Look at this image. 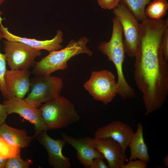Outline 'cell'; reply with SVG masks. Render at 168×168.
<instances>
[{
    "instance_id": "obj_1",
    "label": "cell",
    "mask_w": 168,
    "mask_h": 168,
    "mask_svg": "<svg viewBox=\"0 0 168 168\" xmlns=\"http://www.w3.org/2000/svg\"><path fill=\"white\" fill-rule=\"evenodd\" d=\"M168 24L147 19L139 24V39L135 56L134 78L142 94L147 115L160 109L168 94V63L163 58L162 39Z\"/></svg>"
},
{
    "instance_id": "obj_2",
    "label": "cell",
    "mask_w": 168,
    "mask_h": 168,
    "mask_svg": "<svg viewBox=\"0 0 168 168\" xmlns=\"http://www.w3.org/2000/svg\"><path fill=\"white\" fill-rule=\"evenodd\" d=\"M112 21V33L110 40L101 42L98 48L115 66L118 77L117 94L124 100L134 98L136 97L135 91L127 82L123 73V65L126 52L123 38L122 27L115 16L113 18Z\"/></svg>"
},
{
    "instance_id": "obj_3",
    "label": "cell",
    "mask_w": 168,
    "mask_h": 168,
    "mask_svg": "<svg viewBox=\"0 0 168 168\" xmlns=\"http://www.w3.org/2000/svg\"><path fill=\"white\" fill-rule=\"evenodd\" d=\"M89 41L86 37L77 41L71 40L65 48L49 52L40 61L35 62L31 73L35 76L51 75L56 71L66 69L68 61L76 55L86 54L91 56L93 52L86 45Z\"/></svg>"
},
{
    "instance_id": "obj_4",
    "label": "cell",
    "mask_w": 168,
    "mask_h": 168,
    "mask_svg": "<svg viewBox=\"0 0 168 168\" xmlns=\"http://www.w3.org/2000/svg\"><path fill=\"white\" fill-rule=\"evenodd\" d=\"M40 109L48 130L67 128L80 119L74 105L60 96L44 103Z\"/></svg>"
},
{
    "instance_id": "obj_5",
    "label": "cell",
    "mask_w": 168,
    "mask_h": 168,
    "mask_svg": "<svg viewBox=\"0 0 168 168\" xmlns=\"http://www.w3.org/2000/svg\"><path fill=\"white\" fill-rule=\"evenodd\" d=\"M83 86L95 100L105 105L117 94L118 86L115 75L106 69L92 71Z\"/></svg>"
},
{
    "instance_id": "obj_6",
    "label": "cell",
    "mask_w": 168,
    "mask_h": 168,
    "mask_svg": "<svg viewBox=\"0 0 168 168\" xmlns=\"http://www.w3.org/2000/svg\"><path fill=\"white\" fill-rule=\"evenodd\" d=\"M63 87L59 77L51 75L35 76L30 80V91L24 100L38 108L42 103L60 96Z\"/></svg>"
},
{
    "instance_id": "obj_7",
    "label": "cell",
    "mask_w": 168,
    "mask_h": 168,
    "mask_svg": "<svg viewBox=\"0 0 168 168\" xmlns=\"http://www.w3.org/2000/svg\"><path fill=\"white\" fill-rule=\"evenodd\" d=\"M113 13L120 22L124 36L125 52L130 58L135 57L139 39V24L134 15L120 2Z\"/></svg>"
},
{
    "instance_id": "obj_8",
    "label": "cell",
    "mask_w": 168,
    "mask_h": 168,
    "mask_svg": "<svg viewBox=\"0 0 168 168\" xmlns=\"http://www.w3.org/2000/svg\"><path fill=\"white\" fill-rule=\"evenodd\" d=\"M3 44L6 60L11 69L29 70L35 59L42 54L41 50L20 42L5 40Z\"/></svg>"
},
{
    "instance_id": "obj_9",
    "label": "cell",
    "mask_w": 168,
    "mask_h": 168,
    "mask_svg": "<svg viewBox=\"0 0 168 168\" xmlns=\"http://www.w3.org/2000/svg\"><path fill=\"white\" fill-rule=\"evenodd\" d=\"M7 115L16 113L34 125L35 133L33 138L48 128L42 119L40 110L31 105L24 99L14 96L2 102Z\"/></svg>"
},
{
    "instance_id": "obj_10",
    "label": "cell",
    "mask_w": 168,
    "mask_h": 168,
    "mask_svg": "<svg viewBox=\"0 0 168 168\" xmlns=\"http://www.w3.org/2000/svg\"><path fill=\"white\" fill-rule=\"evenodd\" d=\"M85 140L104 156L109 168H120L127 159L120 144L110 138H84Z\"/></svg>"
},
{
    "instance_id": "obj_11",
    "label": "cell",
    "mask_w": 168,
    "mask_h": 168,
    "mask_svg": "<svg viewBox=\"0 0 168 168\" xmlns=\"http://www.w3.org/2000/svg\"><path fill=\"white\" fill-rule=\"evenodd\" d=\"M46 131L38 134L35 137L46 150L49 165L54 168H69L70 159L65 156L62 149L66 142L63 138L55 139L49 136Z\"/></svg>"
},
{
    "instance_id": "obj_12",
    "label": "cell",
    "mask_w": 168,
    "mask_h": 168,
    "mask_svg": "<svg viewBox=\"0 0 168 168\" xmlns=\"http://www.w3.org/2000/svg\"><path fill=\"white\" fill-rule=\"evenodd\" d=\"M30 74L28 69L7 70L5 82L7 99L14 96L23 99L30 88Z\"/></svg>"
},
{
    "instance_id": "obj_13",
    "label": "cell",
    "mask_w": 168,
    "mask_h": 168,
    "mask_svg": "<svg viewBox=\"0 0 168 168\" xmlns=\"http://www.w3.org/2000/svg\"><path fill=\"white\" fill-rule=\"evenodd\" d=\"M134 133L128 124L116 120L99 128L95 133L94 138H111L118 142L125 152Z\"/></svg>"
},
{
    "instance_id": "obj_14",
    "label": "cell",
    "mask_w": 168,
    "mask_h": 168,
    "mask_svg": "<svg viewBox=\"0 0 168 168\" xmlns=\"http://www.w3.org/2000/svg\"><path fill=\"white\" fill-rule=\"evenodd\" d=\"M2 19H0V35L2 38L13 41L23 43L34 49L41 50L44 49L49 52L58 50L62 48L61 44L63 41V33L60 30L57 31L54 37L49 40H38L21 37L11 33L8 28L3 26L2 24Z\"/></svg>"
},
{
    "instance_id": "obj_15",
    "label": "cell",
    "mask_w": 168,
    "mask_h": 168,
    "mask_svg": "<svg viewBox=\"0 0 168 168\" xmlns=\"http://www.w3.org/2000/svg\"><path fill=\"white\" fill-rule=\"evenodd\" d=\"M61 136L66 143L76 150L77 159L85 168H90L94 158L99 157L104 158L103 156L86 142L84 138H76L63 133H61Z\"/></svg>"
},
{
    "instance_id": "obj_16",
    "label": "cell",
    "mask_w": 168,
    "mask_h": 168,
    "mask_svg": "<svg viewBox=\"0 0 168 168\" xmlns=\"http://www.w3.org/2000/svg\"><path fill=\"white\" fill-rule=\"evenodd\" d=\"M128 147L130 154L129 161L139 159L147 163L150 161L148 148L143 136V127L140 123H138L137 129L131 138Z\"/></svg>"
},
{
    "instance_id": "obj_17",
    "label": "cell",
    "mask_w": 168,
    "mask_h": 168,
    "mask_svg": "<svg viewBox=\"0 0 168 168\" xmlns=\"http://www.w3.org/2000/svg\"><path fill=\"white\" fill-rule=\"evenodd\" d=\"M0 136L11 145L21 148L29 146L34 138L27 135L25 130L12 128L5 122L0 126Z\"/></svg>"
},
{
    "instance_id": "obj_18",
    "label": "cell",
    "mask_w": 168,
    "mask_h": 168,
    "mask_svg": "<svg viewBox=\"0 0 168 168\" xmlns=\"http://www.w3.org/2000/svg\"><path fill=\"white\" fill-rule=\"evenodd\" d=\"M147 5L145 12L148 19L159 20L166 14L168 9V2L167 0H154Z\"/></svg>"
},
{
    "instance_id": "obj_19",
    "label": "cell",
    "mask_w": 168,
    "mask_h": 168,
    "mask_svg": "<svg viewBox=\"0 0 168 168\" xmlns=\"http://www.w3.org/2000/svg\"><path fill=\"white\" fill-rule=\"evenodd\" d=\"M151 0H121L133 13L138 21L142 22L147 18L145 12V7Z\"/></svg>"
},
{
    "instance_id": "obj_20",
    "label": "cell",
    "mask_w": 168,
    "mask_h": 168,
    "mask_svg": "<svg viewBox=\"0 0 168 168\" xmlns=\"http://www.w3.org/2000/svg\"><path fill=\"white\" fill-rule=\"evenodd\" d=\"M21 148L11 145L0 136V156L6 159L20 153Z\"/></svg>"
},
{
    "instance_id": "obj_21",
    "label": "cell",
    "mask_w": 168,
    "mask_h": 168,
    "mask_svg": "<svg viewBox=\"0 0 168 168\" xmlns=\"http://www.w3.org/2000/svg\"><path fill=\"white\" fill-rule=\"evenodd\" d=\"M33 162L29 158L23 160L20 153L8 158L5 168H29Z\"/></svg>"
},
{
    "instance_id": "obj_22",
    "label": "cell",
    "mask_w": 168,
    "mask_h": 168,
    "mask_svg": "<svg viewBox=\"0 0 168 168\" xmlns=\"http://www.w3.org/2000/svg\"><path fill=\"white\" fill-rule=\"evenodd\" d=\"M2 39L0 35V41ZM6 61L4 54H2L0 52V91L5 100L7 98L5 82V76L7 70Z\"/></svg>"
},
{
    "instance_id": "obj_23",
    "label": "cell",
    "mask_w": 168,
    "mask_h": 168,
    "mask_svg": "<svg viewBox=\"0 0 168 168\" xmlns=\"http://www.w3.org/2000/svg\"><path fill=\"white\" fill-rule=\"evenodd\" d=\"M121 0H97L100 7L104 9H114L120 2Z\"/></svg>"
},
{
    "instance_id": "obj_24",
    "label": "cell",
    "mask_w": 168,
    "mask_h": 168,
    "mask_svg": "<svg viewBox=\"0 0 168 168\" xmlns=\"http://www.w3.org/2000/svg\"><path fill=\"white\" fill-rule=\"evenodd\" d=\"M147 163L146 161L139 159L129 161L127 163L123 165L120 168H146Z\"/></svg>"
},
{
    "instance_id": "obj_25",
    "label": "cell",
    "mask_w": 168,
    "mask_h": 168,
    "mask_svg": "<svg viewBox=\"0 0 168 168\" xmlns=\"http://www.w3.org/2000/svg\"><path fill=\"white\" fill-rule=\"evenodd\" d=\"M162 49L163 58L166 62L168 61V28L166 30L162 41Z\"/></svg>"
},
{
    "instance_id": "obj_26",
    "label": "cell",
    "mask_w": 168,
    "mask_h": 168,
    "mask_svg": "<svg viewBox=\"0 0 168 168\" xmlns=\"http://www.w3.org/2000/svg\"><path fill=\"white\" fill-rule=\"evenodd\" d=\"M104 158L101 157L94 158L90 168H109L108 165L104 161Z\"/></svg>"
},
{
    "instance_id": "obj_27",
    "label": "cell",
    "mask_w": 168,
    "mask_h": 168,
    "mask_svg": "<svg viewBox=\"0 0 168 168\" xmlns=\"http://www.w3.org/2000/svg\"><path fill=\"white\" fill-rule=\"evenodd\" d=\"M7 115L4 105L0 103V126L5 122Z\"/></svg>"
},
{
    "instance_id": "obj_28",
    "label": "cell",
    "mask_w": 168,
    "mask_h": 168,
    "mask_svg": "<svg viewBox=\"0 0 168 168\" xmlns=\"http://www.w3.org/2000/svg\"><path fill=\"white\" fill-rule=\"evenodd\" d=\"M7 159L0 156V168H5Z\"/></svg>"
},
{
    "instance_id": "obj_29",
    "label": "cell",
    "mask_w": 168,
    "mask_h": 168,
    "mask_svg": "<svg viewBox=\"0 0 168 168\" xmlns=\"http://www.w3.org/2000/svg\"><path fill=\"white\" fill-rule=\"evenodd\" d=\"M163 161L164 165L165 167H167L168 166V155L165 156L163 160Z\"/></svg>"
},
{
    "instance_id": "obj_30",
    "label": "cell",
    "mask_w": 168,
    "mask_h": 168,
    "mask_svg": "<svg viewBox=\"0 0 168 168\" xmlns=\"http://www.w3.org/2000/svg\"><path fill=\"white\" fill-rule=\"evenodd\" d=\"M5 1V0H0V6H1Z\"/></svg>"
}]
</instances>
